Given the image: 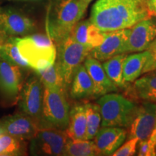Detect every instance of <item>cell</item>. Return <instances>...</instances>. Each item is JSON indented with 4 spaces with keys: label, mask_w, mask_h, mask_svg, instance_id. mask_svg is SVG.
<instances>
[{
    "label": "cell",
    "mask_w": 156,
    "mask_h": 156,
    "mask_svg": "<svg viewBox=\"0 0 156 156\" xmlns=\"http://www.w3.org/2000/svg\"><path fill=\"white\" fill-rule=\"evenodd\" d=\"M147 0H97L89 20L102 32L129 28L151 18Z\"/></svg>",
    "instance_id": "6da1fadb"
},
{
    "label": "cell",
    "mask_w": 156,
    "mask_h": 156,
    "mask_svg": "<svg viewBox=\"0 0 156 156\" xmlns=\"http://www.w3.org/2000/svg\"><path fill=\"white\" fill-rule=\"evenodd\" d=\"M88 5L82 0L51 1L46 30L56 46L69 36L75 25L83 18Z\"/></svg>",
    "instance_id": "7a4b0ae2"
},
{
    "label": "cell",
    "mask_w": 156,
    "mask_h": 156,
    "mask_svg": "<svg viewBox=\"0 0 156 156\" xmlns=\"http://www.w3.org/2000/svg\"><path fill=\"white\" fill-rule=\"evenodd\" d=\"M19 51L30 67L36 72L54 64L56 47L48 36L32 34L16 38Z\"/></svg>",
    "instance_id": "3957f363"
},
{
    "label": "cell",
    "mask_w": 156,
    "mask_h": 156,
    "mask_svg": "<svg viewBox=\"0 0 156 156\" xmlns=\"http://www.w3.org/2000/svg\"><path fill=\"white\" fill-rule=\"evenodd\" d=\"M100 107L102 126H128L136 114L134 103L116 93L103 95L97 102Z\"/></svg>",
    "instance_id": "277c9868"
},
{
    "label": "cell",
    "mask_w": 156,
    "mask_h": 156,
    "mask_svg": "<svg viewBox=\"0 0 156 156\" xmlns=\"http://www.w3.org/2000/svg\"><path fill=\"white\" fill-rule=\"evenodd\" d=\"M66 91L44 87L42 116L45 126L66 129L69 124V107Z\"/></svg>",
    "instance_id": "5b68a950"
},
{
    "label": "cell",
    "mask_w": 156,
    "mask_h": 156,
    "mask_svg": "<svg viewBox=\"0 0 156 156\" xmlns=\"http://www.w3.org/2000/svg\"><path fill=\"white\" fill-rule=\"evenodd\" d=\"M58 65L59 66L66 87H69L76 69L89 56L92 48L75 41L69 36L57 45Z\"/></svg>",
    "instance_id": "8992f818"
},
{
    "label": "cell",
    "mask_w": 156,
    "mask_h": 156,
    "mask_svg": "<svg viewBox=\"0 0 156 156\" xmlns=\"http://www.w3.org/2000/svg\"><path fill=\"white\" fill-rule=\"evenodd\" d=\"M67 140L64 130L51 126L41 127L30 140V153L33 155H63Z\"/></svg>",
    "instance_id": "52a82bcc"
},
{
    "label": "cell",
    "mask_w": 156,
    "mask_h": 156,
    "mask_svg": "<svg viewBox=\"0 0 156 156\" xmlns=\"http://www.w3.org/2000/svg\"><path fill=\"white\" fill-rule=\"evenodd\" d=\"M43 86L39 77L33 76L25 83L19 95V105L22 112L36 120L41 127L46 126L42 116Z\"/></svg>",
    "instance_id": "ba28073f"
},
{
    "label": "cell",
    "mask_w": 156,
    "mask_h": 156,
    "mask_svg": "<svg viewBox=\"0 0 156 156\" xmlns=\"http://www.w3.org/2000/svg\"><path fill=\"white\" fill-rule=\"evenodd\" d=\"M129 32L130 28L104 32L103 42L96 47L93 48L89 56L98 61H106L114 56L126 54V48Z\"/></svg>",
    "instance_id": "9c48e42d"
},
{
    "label": "cell",
    "mask_w": 156,
    "mask_h": 156,
    "mask_svg": "<svg viewBox=\"0 0 156 156\" xmlns=\"http://www.w3.org/2000/svg\"><path fill=\"white\" fill-rule=\"evenodd\" d=\"M41 128L38 123L24 112L16 113L0 119V133L30 140Z\"/></svg>",
    "instance_id": "30bf717a"
},
{
    "label": "cell",
    "mask_w": 156,
    "mask_h": 156,
    "mask_svg": "<svg viewBox=\"0 0 156 156\" xmlns=\"http://www.w3.org/2000/svg\"><path fill=\"white\" fill-rule=\"evenodd\" d=\"M36 25L30 17L12 7H0V30L9 36H26L33 33Z\"/></svg>",
    "instance_id": "8fae6325"
},
{
    "label": "cell",
    "mask_w": 156,
    "mask_h": 156,
    "mask_svg": "<svg viewBox=\"0 0 156 156\" xmlns=\"http://www.w3.org/2000/svg\"><path fill=\"white\" fill-rule=\"evenodd\" d=\"M23 78L20 67L0 56V93L4 97L15 101L23 87Z\"/></svg>",
    "instance_id": "7c38bea8"
},
{
    "label": "cell",
    "mask_w": 156,
    "mask_h": 156,
    "mask_svg": "<svg viewBox=\"0 0 156 156\" xmlns=\"http://www.w3.org/2000/svg\"><path fill=\"white\" fill-rule=\"evenodd\" d=\"M130 126V138H137L139 142L147 140L156 126L155 103L146 101L137 108Z\"/></svg>",
    "instance_id": "4fadbf2b"
},
{
    "label": "cell",
    "mask_w": 156,
    "mask_h": 156,
    "mask_svg": "<svg viewBox=\"0 0 156 156\" xmlns=\"http://www.w3.org/2000/svg\"><path fill=\"white\" fill-rule=\"evenodd\" d=\"M156 38V23L151 18L140 21L130 28L126 53H136L147 50Z\"/></svg>",
    "instance_id": "5bb4252c"
},
{
    "label": "cell",
    "mask_w": 156,
    "mask_h": 156,
    "mask_svg": "<svg viewBox=\"0 0 156 156\" xmlns=\"http://www.w3.org/2000/svg\"><path fill=\"white\" fill-rule=\"evenodd\" d=\"M126 131L119 126H103L94 137V143L101 155H111L122 145Z\"/></svg>",
    "instance_id": "9a60e30c"
},
{
    "label": "cell",
    "mask_w": 156,
    "mask_h": 156,
    "mask_svg": "<svg viewBox=\"0 0 156 156\" xmlns=\"http://www.w3.org/2000/svg\"><path fill=\"white\" fill-rule=\"evenodd\" d=\"M84 66L94 83L95 95H103L117 90L118 87L109 79L98 60L88 56L85 58Z\"/></svg>",
    "instance_id": "2e32d148"
},
{
    "label": "cell",
    "mask_w": 156,
    "mask_h": 156,
    "mask_svg": "<svg viewBox=\"0 0 156 156\" xmlns=\"http://www.w3.org/2000/svg\"><path fill=\"white\" fill-rule=\"evenodd\" d=\"M69 36L75 41L93 48L103 42L104 32L101 31L90 21L87 20L79 21L72 30Z\"/></svg>",
    "instance_id": "e0dca14e"
},
{
    "label": "cell",
    "mask_w": 156,
    "mask_h": 156,
    "mask_svg": "<svg viewBox=\"0 0 156 156\" xmlns=\"http://www.w3.org/2000/svg\"><path fill=\"white\" fill-rule=\"evenodd\" d=\"M71 84L70 95L73 98H84L95 95L94 83L83 64L76 69Z\"/></svg>",
    "instance_id": "ac0fdd59"
},
{
    "label": "cell",
    "mask_w": 156,
    "mask_h": 156,
    "mask_svg": "<svg viewBox=\"0 0 156 156\" xmlns=\"http://www.w3.org/2000/svg\"><path fill=\"white\" fill-rule=\"evenodd\" d=\"M68 138L86 140L87 122L85 105H76L69 112V124L65 129Z\"/></svg>",
    "instance_id": "d6986e66"
},
{
    "label": "cell",
    "mask_w": 156,
    "mask_h": 156,
    "mask_svg": "<svg viewBox=\"0 0 156 156\" xmlns=\"http://www.w3.org/2000/svg\"><path fill=\"white\" fill-rule=\"evenodd\" d=\"M147 55L145 50L126 56L123 64V78L125 83H132L142 75Z\"/></svg>",
    "instance_id": "ffe728a7"
},
{
    "label": "cell",
    "mask_w": 156,
    "mask_h": 156,
    "mask_svg": "<svg viewBox=\"0 0 156 156\" xmlns=\"http://www.w3.org/2000/svg\"><path fill=\"white\" fill-rule=\"evenodd\" d=\"M146 73L145 75L134 80V93L142 100L156 102V70Z\"/></svg>",
    "instance_id": "44dd1931"
},
{
    "label": "cell",
    "mask_w": 156,
    "mask_h": 156,
    "mask_svg": "<svg viewBox=\"0 0 156 156\" xmlns=\"http://www.w3.org/2000/svg\"><path fill=\"white\" fill-rule=\"evenodd\" d=\"M63 155L96 156L101 155L94 142L88 140H73L68 138Z\"/></svg>",
    "instance_id": "7402d4cb"
},
{
    "label": "cell",
    "mask_w": 156,
    "mask_h": 156,
    "mask_svg": "<svg viewBox=\"0 0 156 156\" xmlns=\"http://www.w3.org/2000/svg\"><path fill=\"white\" fill-rule=\"evenodd\" d=\"M27 155L26 140L0 133V156Z\"/></svg>",
    "instance_id": "603a6c76"
},
{
    "label": "cell",
    "mask_w": 156,
    "mask_h": 156,
    "mask_svg": "<svg viewBox=\"0 0 156 156\" xmlns=\"http://www.w3.org/2000/svg\"><path fill=\"white\" fill-rule=\"evenodd\" d=\"M44 87L56 88L66 91L65 83L57 62L44 69L36 72Z\"/></svg>",
    "instance_id": "cb8c5ba5"
},
{
    "label": "cell",
    "mask_w": 156,
    "mask_h": 156,
    "mask_svg": "<svg viewBox=\"0 0 156 156\" xmlns=\"http://www.w3.org/2000/svg\"><path fill=\"white\" fill-rule=\"evenodd\" d=\"M127 54H119L103 62V67L109 77L117 87H124L126 83L123 78V64Z\"/></svg>",
    "instance_id": "d4e9b609"
},
{
    "label": "cell",
    "mask_w": 156,
    "mask_h": 156,
    "mask_svg": "<svg viewBox=\"0 0 156 156\" xmlns=\"http://www.w3.org/2000/svg\"><path fill=\"white\" fill-rule=\"evenodd\" d=\"M86 113L87 132L86 140H93L100 129L101 114L98 103H87L85 105Z\"/></svg>",
    "instance_id": "484cf974"
},
{
    "label": "cell",
    "mask_w": 156,
    "mask_h": 156,
    "mask_svg": "<svg viewBox=\"0 0 156 156\" xmlns=\"http://www.w3.org/2000/svg\"><path fill=\"white\" fill-rule=\"evenodd\" d=\"M17 36H14L9 41L0 48V56L7 58L9 61L18 65L20 67L28 68L30 67L23 57L20 53L16 42Z\"/></svg>",
    "instance_id": "4316f807"
},
{
    "label": "cell",
    "mask_w": 156,
    "mask_h": 156,
    "mask_svg": "<svg viewBox=\"0 0 156 156\" xmlns=\"http://www.w3.org/2000/svg\"><path fill=\"white\" fill-rule=\"evenodd\" d=\"M137 155L140 156H155L156 155L155 138L154 132L147 140L139 142Z\"/></svg>",
    "instance_id": "83f0119b"
},
{
    "label": "cell",
    "mask_w": 156,
    "mask_h": 156,
    "mask_svg": "<svg viewBox=\"0 0 156 156\" xmlns=\"http://www.w3.org/2000/svg\"><path fill=\"white\" fill-rule=\"evenodd\" d=\"M147 59L142 74L156 70V38L147 48Z\"/></svg>",
    "instance_id": "f1b7e54d"
},
{
    "label": "cell",
    "mask_w": 156,
    "mask_h": 156,
    "mask_svg": "<svg viewBox=\"0 0 156 156\" xmlns=\"http://www.w3.org/2000/svg\"><path fill=\"white\" fill-rule=\"evenodd\" d=\"M137 138H130V140L122 146H121L112 154L114 156H132L134 155L136 153V145H137Z\"/></svg>",
    "instance_id": "f546056e"
},
{
    "label": "cell",
    "mask_w": 156,
    "mask_h": 156,
    "mask_svg": "<svg viewBox=\"0 0 156 156\" xmlns=\"http://www.w3.org/2000/svg\"><path fill=\"white\" fill-rule=\"evenodd\" d=\"M147 5L151 16H156V0H147Z\"/></svg>",
    "instance_id": "4dcf8cb0"
},
{
    "label": "cell",
    "mask_w": 156,
    "mask_h": 156,
    "mask_svg": "<svg viewBox=\"0 0 156 156\" xmlns=\"http://www.w3.org/2000/svg\"><path fill=\"white\" fill-rule=\"evenodd\" d=\"M14 36H9L3 31L0 30V48L4 46L6 43H7L11 40Z\"/></svg>",
    "instance_id": "1f68e13d"
},
{
    "label": "cell",
    "mask_w": 156,
    "mask_h": 156,
    "mask_svg": "<svg viewBox=\"0 0 156 156\" xmlns=\"http://www.w3.org/2000/svg\"><path fill=\"white\" fill-rule=\"evenodd\" d=\"M15 1H19V2H37L44 1V0H15Z\"/></svg>",
    "instance_id": "d6a6232c"
},
{
    "label": "cell",
    "mask_w": 156,
    "mask_h": 156,
    "mask_svg": "<svg viewBox=\"0 0 156 156\" xmlns=\"http://www.w3.org/2000/svg\"><path fill=\"white\" fill-rule=\"evenodd\" d=\"M82 1H83V2H85V3L88 4V5H89V4H90V2H92V1H93V0H82Z\"/></svg>",
    "instance_id": "836d02e7"
},
{
    "label": "cell",
    "mask_w": 156,
    "mask_h": 156,
    "mask_svg": "<svg viewBox=\"0 0 156 156\" xmlns=\"http://www.w3.org/2000/svg\"><path fill=\"white\" fill-rule=\"evenodd\" d=\"M153 132H154V134H155V148H156V126H155V129L153 130Z\"/></svg>",
    "instance_id": "e575fe53"
}]
</instances>
